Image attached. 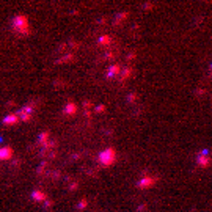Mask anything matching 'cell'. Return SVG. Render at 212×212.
Here are the masks:
<instances>
[{"mask_svg":"<svg viewBox=\"0 0 212 212\" xmlns=\"http://www.w3.org/2000/svg\"><path fill=\"white\" fill-rule=\"evenodd\" d=\"M19 121H21V116L16 112L14 113H8L6 116L3 118V124H5V126H16Z\"/></svg>","mask_w":212,"mask_h":212,"instance_id":"8992f818","label":"cell"},{"mask_svg":"<svg viewBox=\"0 0 212 212\" xmlns=\"http://www.w3.org/2000/svg\"><path fill=\"white\" fill-rule=\"evenodd\" d=\"M132 74H133V71H132V68H131V66L123 68V72H121V76H119V79H121V82H126Z\"/></svg>","mask_w":212,"mask_h":212,"instance_id":"5bb4252c","label":"cell"},{"mask_svg":"<svg viewBox=\"0 0 212 212\" xmlns=\"http://www.w3.org/2000/svg\"><path fill=\"white\" fill-rule=\"evenodd\" d=\"M13 30L19 35H29L30 33V25H29V17L25 14H17L13 17Z\"/></svg>","mask_w":212,"mask_h":212,"instance_id":"6da1fadb","label":"cell"},{"mask_svg":"<svg viewBox=\"0 0 212 212\" xmlns=\"http://www.w3.org/2000/svg\"><path fill=\"white\" fill-rule=\"evenodd\" d=\"M211 76H212V63H211Z\"/></svg>","mask_w":212,"mask_h":212,"instance_id":"d590c367","label":"cell"},{"mask_svg":"<svg viewBox=\"0 0 212 212\" xmlns=\"http://www.w3.org/2000/svg\"><path fill=\"white\" fill-rule=\"evenodd\" d=\"M121 72H123V68L119 66V63H115L107 69L105 77H107V79H113V77H116V76H121Z\"/></svg>","mask_w":212,"mask_h":212,"instance_id":"5b68a950","label":"cell"},{"mask_svg":"<svg viewBox=\"0 0 212 212\" xmlns=\"http://www.w3.org/2000/svg\"><path fill=\"white\" fill-rule=\"evenodd\" d=\"M86 206H88V201H86V200H80L79 203H77V211H84Z\"/></svg>","mask_w":212,"mask_h":212,"instance_id":"ac0fdd59","label":"cell"},{"mask_svg":"<svg viewBox=\"0 0 212 212\" xmlns=\"http://www.w3.org/2000/svg\"><path fill=\"white\" fill-rule=\"evenodd\" d=\"M84 115H85V118H86V119H90V118H91V112H90V110H85Z\"/></svg>","mask_w":212,"mask_h":212,"instance_id":"4dcf8cb0","label":"cell"},{"mask_svg":"<svg viewBox=\"0 0 212 212\" xmlns=\"http://www.w3.org/2000/svg\"><path fill=\"white\" fill-rule=\"evenodd\" d=\"M13 157V149L10 146H2L0 148V159L2 160H10Z\"/></svg>","mask_w":212,"mask_h":212,"instance_id":"9c48e42d","label":"cell"},{"mask_svg":"<svg viewBox=\"0 0 212 212\" xmlns=\"http://www.w3.org/2000/svg\"><path fill=\"white\" fill-rule=\"evenodd\" d=\"M204 93H206V90H203V88H198V90L195 91V94H196V96H203Z\"/></svg>","mask_w":212,"mask_h":212,"instance_id":"f1b7e54d","label":"cell"},{"mask_svg":"<svg viewBox=\"0 0 212 212\" xmlns=\"http://www.w3.org/2000/svg\"><path fill=\"white\" fill-rule=\"evenodd\" d=\"M68 46H69V47H72V49H79L80 47V43H79V41H76V39H71L68 43Z\"/></svg>","mask_w":212,"mask_h":212,"instance_id":"ffe728a7","label":"cell"},{"mask_svg":"<svg viewBox=\"0 0 212 212\" xmlns=\"http://www.w3.org/2000/svg\"><path fill=\"white\" fill-rule=\"evenodd\" d=\"M63 112H64L66 116H74V115L77 113V105H76L74 102H68L66 105H64Z\"/></svg>","mask_w":212,"mask_h":212,"instance_id":"ba28073f","label":"cell"},{"mask_svg":"<svg viewBox=\"0 0 212 212\" xmlns=\"http://www.w3.org/2000/svg\"><path fill=\"white\" fill-rule=\"evenodd\" d=\"M129 16H131V13H129V11H121V13H118V14H116V17H115V22H113V25H115V27H116V25H119V24H121V22H124V21H126Z\"/></svg>","mask_w":212,"mask_h":212,"instance_id":"30bf717a","label":"cell"},{"mask_svg":"<svg viewBox=\"0 0 212 212\" xmlns=\"http://www.w3.org/2000/svg\"><path fill=\"white\" fill-rule=\"evenodd\" d=\"M196 167L200 168H209L211 167V157H209V149H203L196 157Z\"/></svg>","mask_w":212,"mask_h":212,"instance_id":"3957f363","label":"cell"},{"mask_svg":"<svg viewBox=\"0 0 212 212\" xmlns=\"http://www.w3.org/2000/svg\"><path fill=\"white\" fill-rule=\"evenodd\" d=\"M135 57H137V54L135 52H131L127 55V61H132V60H135Z\"/></svg>","mask_w":212,"mask_h":212,"instance_id":"83f0119b","label":"cell"},{"mask_svg":"<svg viewBox=\"0 0 212 212\" xmlns=\"http://www.w3.org/2000/svg\"><path fill=\"white\" fill-rule=\"evenodd\" d=\"M6 105H10V107H13V105H16V102H14V101H8Z\"/></svg>","mask_w":212,"mask_h":212,"instance_id":"836d02e7","label":"cell"},{"mask_svg":"<svg viewBox=\"0 0 212 212\" xmlns=\"http://www.w3.org/2000/svg\"><path fill=\"white\" fill-rule=\"evenodd\" d=\"M46 168H47V162H46V160H43V162H41V165L38 168H36V173H38V176H43V174L46 173Z\"/></svg>","mask_w":212,"mask_h":212,"instance_id":"2e32d148","label":"cell"},{"mask_svg":"<svg viewBox=\"0 0 212 212\" xmlns=\"http://www.w3.org/2000/svg\"><path fill=\"white\" fill-rule=\"evenodd\" d=\"M44 207H46V209H52V207H54V200H47V201L44 203Z\"/></svg>","mask_w":212,"mask_h":212,"instance_id":"cb8c5ba5","label":"cell"},{"mask_svg":"<svg viewBox=\"0 0 212 212\" xmlns=\"http://www.w3.org/2000/svg\"><path fill=\"white\" fill-rule=\"evenodd\" d=\"M76 60V55L74 54H66V55H63L61 58H58L57 60V64H63V63H71V61H74Z\"/></svg>","mask_w":212,"mask_h":212,"instance_id":"7c38bea8","label":"cell"},{"mask_svg":"<svg viewBox=\"0 0 212 212\" xmlns=\"http://www.w3.org/2000/svg\"><path fill=\"white\" fill-rule=\"evenodd\" d=\"M110 43H112L110 35H102V36H99V39H98V46H99V47H108Z\"/></svg>","mask_w":212,"mask_h":212,"instance_id":"8fae6325","label":"cell"},{"mask_svg":"<svg viewBox=\"0 0 212 212\" xmlns=\"http://www.w3.org/2000/svg\"><path fill=\"white\" fill-rule=\"evenodd\" d=\"M98 160H99L101 167H104V168L112 167V165L116 162V151H115V148H107V149H104L102 153L99 154Z\"/></svg>","mask_w":212,"mask_h":212,"instance_id":"7a4b0ae2","label":"cell"},{"mask_svg":"<svg viewBox=\"0 0 212 212\" xmlns=\"http://www.w3.org/2000/svg\"><path fill=\"white\" fill-rule=\"evenodd\" d=\"M66 47H68V44H61V46H60V47H58V50H64Z\"/></svg>","mask_w":212,"mask_h":212,"instance_id":"e575fe53","label":"cell"},{"mask_svg":"<svg viewBox=\"0 0 212 212\" xmlns=\"http://www.w3.org/2000/svg\"><path fill=\"white\" fill-rule=\"evenodd\" d=\"M107 110V105H104V104H99L98 107H94V113H102Z\"/></svg>","mask_w":212,"mask_h":212,"instance_id":"d6986e66","label":"cell"},{"mask_svg":"<svg viewBox=\"0 0 212 212\" xmlns=\"http://www.w3.org/2000/svg\"><path fill=\"white\" fill-rule=\"evenodd\" d=\"M33 108H35V105H33V104H25L24 107H22V110H24L25 113H29V115L33 113Z\"/></svg>","mask_w":212,"mask_h":212,"instance_id":"e0dca14e","label":"cell"},{"mask_svg":"<svg viewBox=\"0 0 212 212\" xmlns=\"http://www.w3.org/2000/svg\"><path fill=\"white\" fill-rule=\"evenodd\" d=\"M50 178H52V179H60V178H61V173H60V170H55V171H52Z\"/></svg>","mask_w":212,"mask_h":212,"instance_id":"603a6c76","label":"cell"},{"mask_svg":"<svg viewBox=\"0 0 212 212\" xmlns=\"http://www.w3.org/2000/svg\"><path fill=\"white\" fill-rule=\"evenodd\" d=\"M49 131H44V132H41V135L38 137V145L41 146V148H43V146L46 145V143H47V141H50L49 140Z\"/></svg>","mask_w":212,"mask_h":212,"instance_id":"4fadbf2b","label":"cell"},{"mask_svg":"<svg viewBox=\"0 0 212 212\" xmlns=\"http://www.w3.org/2000/svg\"><path fill=\"white\" fill-rule=\"evenodd\" d=\"M146 207H148L146 204H140V206H138V212H143V211H146Z\"/></svg>","mask_w":212,"mask_h":212,"instance_id":"f546056e","label":"cell"},{"mask_svg":"<svg viewBox=\"0 0 212 212\" xmlns=\"http://www.w3.org/2000/svg\"><path fill=\"white\" fill-rule=\"evenodd\" d=\"M156 182H157V178H154V176H146V174H145V176L137 182V187L140 188V190H146V188L153 187Z\"/></svg>","mask_w":212,"mask_h":212,"instance_id":"277c9868","label":"cell"},{"mask_svg":"<svg viewBox=\"0 0 212 212\" xmlns=\"http://www.w3.org/2000/svg\"><path fill=\"white\" fill-rule=\"evenodd\" d=\"M16 113H17V115H19V116H21V121H24V123H29V121H31V115L25 113V112H24V110H22V108H19V110H17Z\"/></svg>","mask_w":212,"mask_h":212,"instance_id":"9a60e30c","label":"cell"},{"mask_svg":"<svg viewBox=\"0 0 212 212\" xmlns=\"http://www.w3.org/2000/svg\"><path fill=\"white\" fill-rule=\"evenodd\" d=\"M137 98H138V96H137V93H131V94L127 96V102H129V104L135 102V101H137Z\"/></svg>","mask_w":212,"mask_h":212,"instance_id":"44dd1931","label":"cell"},{"mask_svg":"<svg viewBox=\"0 0 212 212\" xmlns=\"http://www.w3.org/2000/svg\"><path fill=\"white\" fill-rule=\"evenodd\" d=\"M104 58H105V60H113V58H115V54H113V52H107V54L104 55Z\"/></svg>","mask_w":212,"mask_h":212,"instance_id":"484cf974","label":"cell"},{"mask_svg":"<svg viewBox=\"0 0 212 212\" xmlns=\"http://www.w3.org/2000/svg\"><path fill=\"white\" fill-rule=\"evenodd\" d=\"M153 3H143V5H141V8H143V10H153Z\"/></svg>","mask_w":212,"mask_h":212,"instance_id":"4316f807","label":"cell"},{"mask_svg":"<svg viewBox=\"0 0 212 212\" xmlns=\"http://www.w3.org/2000/svg\"><path fill=\"white\" fill-rule=\"evenodd\" d=\"M82 107H84L85 110H90L91 107H93V102H91V101H84V102H82Z\"/></svg>","mask_w":212,"mask_h":212,"instance_id":"7402d4cb","label":"cell"},{"mask_svg":"<svg viewBox=\"0 0 212 212\" xmlns=\"http://www.w3.org/2000/svg\"><path fill=\"white\" fill-rule=\"evenodd\" d=\"M31 200H33L35 203H43L44 204V203L49 200V196L46 195L43 190H33L31 192Z\"/></svg>","mask_w":212,"mask_h":212,"instance_id":"52a82bcc","label":"cell"},{"mask_svg":"<svg viewBox=\"0 0 212 212\" xmlns=\"http://www.w3.org/2000/svg\"><path fill=\"white\" fill-rule=\"evenodd\" d=\"M57 157V153H55V151H52V153L49 154V159H55Z\"/></svg>","mask_w":212,"mask_h":212,"instance_id":"1f68e13d","label":"cell"},{"mask_svg":"<svg viewBox=\"0 0 212 212\" xmlns=\"http://www.w3.org/2000/svg\"><path fill=\"white\" fill-rule=\"evenodd\" d=\"M13 165H14V167H19V165H21V160H19V159L14 160V162H13Z\"/></svg>","mask_w":212,"mask_h":212,"instance_id":"d6a6232c","label":"cell"},{"mask_svg":"<svg viewBox=\"0 0 212 212\" xmlns=\"http://www.w3.org/2000/svg\"><path fill=\"white\" fill-rule=\"evenodd\" d=\"M77 187H79V182H72L71 186H69V192H74V190H77Z\"/></svg>","mask_w":212,"mask_h":212,"instance_id":"d4e9b609","label":"cell"}]
</instances>
